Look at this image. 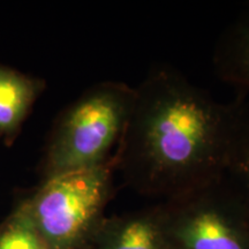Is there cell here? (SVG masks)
I'll return each instance as SVG.
<instances>
[{
    "mask_svg": "<svg viewBox=\"0 0 249 249\" xmlns=\"http://www.w3.org/2000/svg\"><path fill=\"white\" fill-rule=\"evenodd\" d=\"M213 65L224 82L249 90V5L218 39Z\"/></svg>",
    "mask_w": 249,
    "mask_h": 249,
    "instance_id": "7",
    "label": "cell"
},
{
    "mask_svg": "<svg viewBox=\"0 0 249 249\" xmlns=\"http://www.w3.org/2000/svg\"><path fill=\"white\" fill-rule=\"evenodd\" d=\"M0 249H51L18 205L0 222Z\"/></svg>",
    "mask_w": 249,
    "mask_h": 249,
    "instance_id": "8",
    "label": "cell"
},
{
    "mask_svg": "<svg viewBox=\"0 0 249 249\" xmlns=\"http://www.w3.org/2000/svg\"><path fill=\"white\" fill-rule=\"evenodd\" d=\"M46 82L0 64V140L13 144Z\"/></svg>",
    "mask_w": 249,
    "mask_h": 249,
    "instance_id": "6",
    "label": "cell"
},
{
    "mask_svg": "<svg viewBox=\"0 0 249 249\" xmlns=\"http://www.w3.org/2000/svg\"><path fill=\"white\" fill-rule=\"evenodd\" d=\"M91 249H169L160 203L105 218Z\"/></svg>",
    "mask_w": 249,
    "mask_h": 249,
    "instance_id": "5",
    "label": "cell"
},
{
    "mask_svg": "<svg viewBox=\"0 0 249 249\" xmlns=\"http://www.w3.org/2000/svg\"><path fill=\"white\" fill-rule=\"evenodd\" d=\"M225 179L249 213V124L236 144Z\"/></svg>",
    "mask_w": 249,
    "mask_h": 249,
    "instance_id": "9",
    "label": "cell"
},
{
    "mask_svg": "<svg viewBox=\"0 0 249 249\" xmlns=\"http://www.w3.org/2000/svg\"><path fill=\"white\" fill-rule=\"evenodd\" d=\"M160 205L169 249H249V213L225 177Z\"/></svg>",
    "mask_w": 249,
    "mask_h": 249,
    "instance_id": "4",
    "label": "cell"
},
{
    "mask_svg": "<svg viewBox=\"0 0 249 249\" xmlns=\"http://www.w3.org/2000/svg\"><path fill=\"white\" fill-rule=\"evenodd\" d=\"M248 124L241 99L222 103L174 68L158 67L135 87L114 167L134 192L169 200L223 179Z\"/></svg>",
    "mask_w": 249,
    "mask_h": 249,
    "instance_id": "1",
    "label": "cell"
},
{
    "mask_svg": "<svg viewBox=\"0 0 249 249\" xmlns=\"http://www.w3.org/2000/svg\"><path fill=\"white\" fill-rule=\"evenodd\" d=\"M135 87L103 81L87 89L59 114L46 143L42 180L90 169L113 158L123 139Z\"/></svg>",
    "mask_w": 249,
    "mask_h": 249,
    "instance_id": "2",
    "label": "cell"
},
{
    "mask_svg": "<svg viewBox=\"0 0 249 249\" xmlns=\"http://www.w3.org/2000/svg\"><path fill=\"white\" fill-rule=\"evenodd\" d=\"M113 158L107 163L42 180L18 203L51 249H91L114 194Z\"/></svg>",
    "mask_w": 249,
    "mask_h": 249,
    "instance_id": "3",
    "label": "cell"
}]
</instances>
